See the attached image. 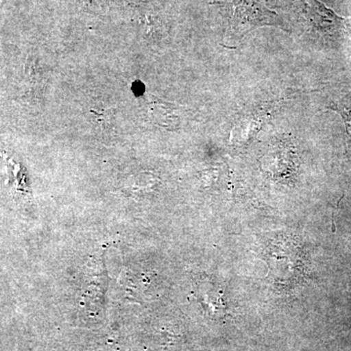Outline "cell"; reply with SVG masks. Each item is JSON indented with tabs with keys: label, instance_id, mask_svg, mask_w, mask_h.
I'll return each mask as SVG.
<instances>
[{
	"label": "cell",
	"instance_id": "cell-2",
	"mask_svg": "<svg viewBox=\"0 0 351 351\" xmlns=\"http://www.w3.org/2000/svg\"><path fill=\"white\" fill-rule=\"evenodd\" d=\"M339 112L341 113V117H343V121H345L346 131H348V135L351 137V104L339 108Z\"/></svg>",
	"mask_w": 351,
	"mask_h": 351
},
{
	"label": "cell",
	"instance_id": "cell-1",
	"mask_svg": "<svg viewBox=\"0 0 351 351\" xmlns=\"http://www.w3.org/2000/svg\"><path fill=\"white\" fill-rule=\"evenodd\" d=\"M311 13L318 25L331 32L343 25L346 18L339 17L334 11L318 0H311Z\"/></svg>",
	"mask_w": 351,
	"mask_h": 351
}]
</instances>
